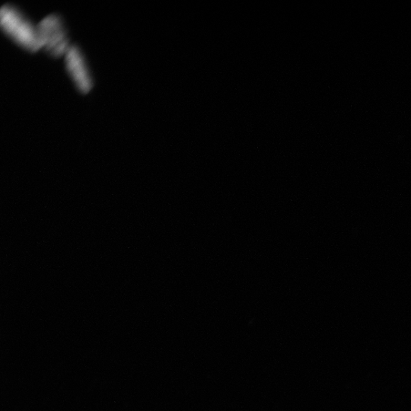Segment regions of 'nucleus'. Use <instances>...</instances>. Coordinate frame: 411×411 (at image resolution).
Listing matches in <instances>:
<instances>
[{
    "instance_id": "nucleus-1",
    "label": "nucleus",
    "mask_w": 411,
    "mask_h": 411,
    "mask_svg": "<svg viewBox=\"0 0 411 411\" xmlns=\"http://www.w3.org/2000/svg\"><path fill=\"white\" fill-rule=\"evenodd\" d=\"M0 26L5 35L20 47L32 53L40 50L38 25L16 6L6 4L2 7Z\"/></svg>"
},
{
    "instance_id": "nucleus-2",
    "label": "nucleus",
    "mask_w": 411,
    "mask_h": 411,
    "mask_svg": "<svg viewBox=\"0 0 411 411\" xmlns=\"http://www.w3.org/2000/svg\"><path fill=\"white\" fill-rule=\"evenodd\" d=\"M40 50L55 58L64 57L72 45L63 20L51 14L38 24Z\"/></svg>"
},
{
    "instance_id": "nucleus-3",
    "label": "nucleus",
    "mask_w": 411,
    "mask_h": 411,
    "mask_svg": "<svg viewBox=\"0 0 411 411\" xmlns=\"http://www.w3.org/2000/svg\"><path fill=\"white\" fill-rule=\"evenodd\" d=\"M67 74L79 91L87 94L94 87V79L81 49L72 45L64 57Z\"/></svg>"
}]
</instances>
